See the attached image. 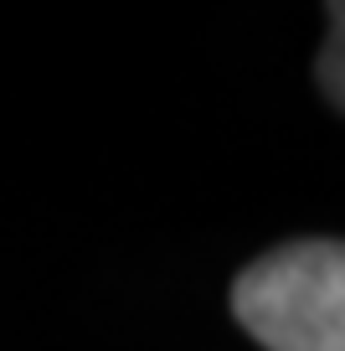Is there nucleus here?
Wrapping results in <instances>:
<instances>
[{"label":"nucleus","mask_w":345,"mask_h":351,"mask_svg":"<svg viewBox=\"0 0 345 351\" xmlns=\"http://www.w3.org/2000/svg\"><path fill=\"white\" fill-rule=\"evenodd\" d=\"M232 315L263 351H345V243L299 238L248 263Z\"/></svg>","instance_id":"nucleus-1"},{"label":"nucleus","mask_w":345,"mask_h":351,"mask_svg":"<svg viewBox=\"0 0 345 351\" xmlns=\"http://www.w3.org/2000/svg\"><path fill=\"white\" fill-rule=\"evenodd\" d=\"M330 36H324L320 47V62H314V77H320L324 99L335 104V109L345 114V0H335L330 11Z\"/></svg>","instance_id":"nucleus-2"}]
</instances>
